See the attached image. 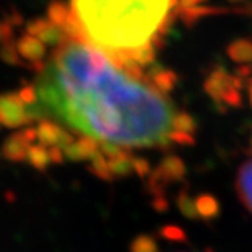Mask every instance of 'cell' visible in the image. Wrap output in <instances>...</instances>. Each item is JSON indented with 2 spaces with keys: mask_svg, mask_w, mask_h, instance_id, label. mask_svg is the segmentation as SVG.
Wrapping results in <instances>:
<instances>
[{
  "mask_svg": "<svg viewBox=\"0 0 252 252\" xmlns=\"http://www.w3.org/2000/svg\"><path fill=\"white\" fill-rule=\"evenodd\" d=\"M60 25L58 37L44 43L52 52L40 63L28 113L73 138L68 158L164 148L187 135L190 126L161 90Z\"/></svg>",
  "mask_w": 252,
  "mask_h": 252,
  "instance_id": "obj_1",
  "label": "cell"
},
{
  "mask_svg": "<svg viewBox=\"0 0 252 252\" xmlns=\"http://www.w3.org/2000/svg\"><path fill=\"white\" fill-rule=\"evenodd\" d=\"M176 0H70L50 9L90 44L126 67L145 63L169 26Z\"/></svg>",
  "mask_w": 252,
  "mask_h": 252,
  "instance_id": "obj_2",
  "label": "cell"
},
{
  "mask_svg": "<svg viewBox=\"0 0 252 252\" xmlns=\"http://www.w3.org/2000/svg\"><path fill=\"white\" fill-rule=\"evenodd\" d=\"M29 122L28 105L22 100L19 93L0 94V126L17 129L23 128Z\"/></svg>",
  "mask_w": 252,
  "mask_h": 252,
  "instance_id": "obj_3",
  "label": "cell"
},
{
  "mask_svg": "<svg viewBox=\"0 0 252 252\" xmlns=\"http://www.w3.org/2000/svg\"><path fill=\"white\" fill-rule=\"evenodd\" d=\"M35 141V129H23L11 134L2 146V155L9 161H23L29 146Z\"/></svg>",
  "mask_w": 252,
  "mask_h": 252,
  "instance_id": "obj_4",
  "label": "cell"
},
{
  "mask_svg": "<svg viewBox=\"0 0 252 252\" xmlns=\"http://www.w3.org/2000/svg\"><path fill=\"white\" fill-rule=\"evenodd\" d=\"M237 193L243 205L252 213V158L246 161L239 172Z\"/></svg>",
  "mask_w": 252,
  "mask_h": 252,
  "instance_id": "obj_5",
  "label": "cell"
},
{
  "mask_svg": "<svg viewBox=\"0 0 252 252\" xmlns=\"http://www.w3.org/2000/svg\"><path fill=\"white\" fill-rule=\"evenodd\" d=\"M26 161H29V164L33 166L35 169H46L49 166L50 161V155H49V151L41 146V145H31L29 149H28V154H26Z\"/></svg>",
  "mask_w": 252,
  "mask_h": 252,
  "instance_id": "obj_6",
  "label": "cell"
}]
</instances>
